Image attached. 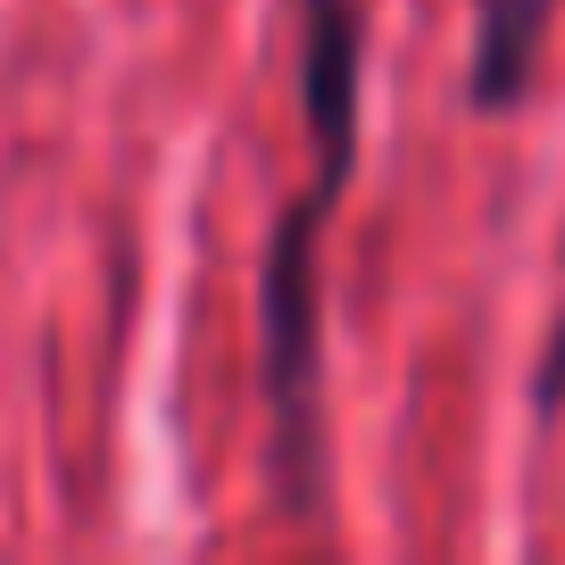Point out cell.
Instances as JSON below:
<instances>
[{
	"label": "cell",
	"mask_w": 565,
	"mask_h": 565,
	"mask_svg": "<svg viewBox=\"0 0 565 565\" xmlns=\"http://www.w3.org/2000/svg\"><path fill=\"white\" fill-rule=\"evenodd\" d=\"M350 150H317L308 192L282 209L258 266V383L275 407V482L291 515L324 499V225L350 192Z\"/></svg>",
	"instance_id": "cell-1"
},
{
	"label": "cell",
	"mask_w": 565,
	"mask_h": 565,
	"mask_svg": "<svg viewBox=\"0 0 565 565\" xmlns=\"http://www.w3.org/2000/svg\"><path fill=\"white\" fill-rule=\"evenodd\" d=\"M548 9H557V0H482L475 51H466V100H475L482 117H499V108L524 100L541 34H548Z\"/></svg>",
	"instance_id": "cell-2"
},
{
	"label": "cell",
	"mask_w": 565,
	"mask_h": 565,
	"mask_svg": "<svg viewBox=\"0 0 565 565\" xmlns=\"http://www.w3.org/2000/svg\"><path fill=\"white\" fill-rule=\"evenodd\" d=\"M532 407H541V416H557V407H565V317H557V333H548V358H541V383H532Z\"/></svg>",
	"instance_id": "cell-3"
}]
</instances>
